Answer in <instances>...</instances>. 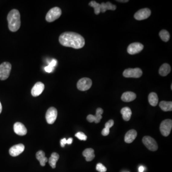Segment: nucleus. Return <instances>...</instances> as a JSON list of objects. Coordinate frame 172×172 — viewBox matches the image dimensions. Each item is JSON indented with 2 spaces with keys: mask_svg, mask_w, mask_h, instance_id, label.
Segmentation results:
<instances>
[{
  "mask_svg": "<svg viewBox=\"0 0 172 172\" xmlns=\"http://www.w3.org/2000/svg\"><path fill=\"white\" fill-rule=\"evenodd\" d=\"M103 113V110L101 108H97V109L95 115H88L87 117V119L90 123L95 122L96 123H98L100 122V120L102 118V114Z\"/></svg>",
  "mask_w": 172,
  "mask_h": 172,
  "instance_id": "nucleus-12",
  "label": "nucleus"
},
{
  "mask_svg": "<svg viewBox=\"0 0 172 172\" xmlns=\"http://www.w3.org/2000/svg\"><path fill=\"white\" fill-rule=\"evenodd\" d=\"M56 63H57L56 60L55 59H53L50 62L48 65H50L52 68H54V67H55L56 65Z\"/></svg>",
  "mask_w": 172,
  "mask_h": 172,
  "instance_id": "nucleus-32",
  "label": "nucleus"
},
{
  "mask_svg": "<svg viewBox=\"0 0 172 172\" xmlns=\"http://www.w3.org/2000/svg\"><path fill=\"white\" fill-rule=\"evenodd\" d=\"M24 150V145L22 143L13 146L9 150V154L11 156L15 157L22 154Z\"/></svg>",
  "mask_w": 172,
  "mask_h": 172,
  "instance_id": "nucleus-13",
  "label": "nucleus"
},
{
  "mask_svg": "<svg viewBox=\"0 0 172 172\" xmlns=\"http://www.w3.org/2000/svg\"><path fill=\"white\" fill-rule=\"evenodd\" d=\"M159 36L163 41L167 42L170 39V34L167 31L162 30L159 33Z\"/></svg>",
  "mask_w": 172,
  "mask_h": 172,
  "instance_id": "nucleus-27",
  "label": "nucleus"
},
{
  "mask_svg": "<svg viewBox=\"0 0 172 172\" xmlns=\"http://www.w3.org/2000/svg\"><path fill=\"white\" fill-rule=\"evenodd\" d=\"M83 155L86 158V160L88 162L91 161L95 157L94 154V150L92 148L85 149L82 153Z\"/></svg>",
  "mask_w": 172,
  "mask_h": 172,
  "instance_id": "nucleus-18",
  "label": "nucleus"
},
{
  "mask_svg": "<svg viewBox=\"0 0 172 172\" xmlns=\"http://www.w3.org/2000/svg\"><path fill=\"white\" fill-rule=\"evenodd\" d=\"M8 27L11 32H15L21 26L20 14L18 10L13 9L10 11L7 16Z\"/></svg>",
  "mask_w": 172,
  "mask_h": 172,
  "instance_id": "nucleus-2",
  "label": "nucleus"
},
{
  "mask_svg": "<svg viewBox=\"0 0 172 172\" xmlns=\"http://www.w3.org/2000/svg\"><path fill=\"white\" fill-rule=\"evenodd\" d=\"M171 67L167 63H164L162 65L160 68L159 73L161 76H166L171 72Z\"/></svg>",
  "mask_w": 172,
  "mask_h": 172,
  "instance_id": "nucleus-21",
  "label": "nucleus"
},
{
  "mask_svg": "<svg viewBox=\"0 0 172 172\" xmlns=\"http://www.w3.org/2000/svg\"><path fill=\"white\" fill-rule=\"evenodd\" d=\"M159 106L162 110L164 111H172V101H162L160 102Z\"/></svg>",
  "mask_w": 172,
  "mask_h": 172,
  "instance_id": "nucleus-25",
  "label": "nucleus"
},
{
  "mask_svg": "<svg viewBox=\"0 0 172 172\" xmlns=\"http://www.w3.org/2000/svg\"><path fill=\"white\" fill-rule=\"evenodd\" d=\"M136 97V95L134 92L127 91L123 93L122 96V100L124 102H131L133 101Z\"/></svg>",
  "mask_w": 172,
  "mask_h": 172,
  "instance_id": "nucleus-17",
  "label": "nucleus"
},
{
  "mask_svg": "<svg viewBox=\"0 0 172 172\" xmlns=\"http://www.w3.org/2000/svg\"><path fill=\"white\" fill-rule=\"evenodd\" d=\"M142 142L149 150L155 151L158 149L157 142L153 138L149 136H145L142 138Z\"/></svg>",
  "mask_w": 172,
  "mask_h": 172,
  "instance_id": "nucleus-7",
  "label": "nucleus"
},
{
  "mask_svg": "<svg viewBox=\"0 0 172 172\" xmlns=\"http://www.w3.org/2000/svg\"><path fill=\"white\" fill-rule=\"evenodd\" d=\"M75 136L78 138L79 140L81 141H86L87 139V136L82 132H78L75 134Z\"/></svg>",
  "mask_w": 172,
  "mask_h": 172,
  "instance_id": "nucleus-28",
  "label": "nucleus"
},
{
  "mask_svg": "<svg viewBox=\"0 0 172 172\" xmlns=\"http://www.w3.org/2000/svg\"><path fill=\"white\" fill-rule=\"evenodd\" d=\"M73 139L72 138H69L67 140V143L68 145H71L72 143Z\"/></svg>",
  "mask_w": 172,
  "mask_h": 172,
  "instance_id": "nucleus-35",
  "label": "nucleus"
},
{
  "mask_svg": "<svg viewBox=\"0 0 172 172\" xmlns=\"http://www.w3.org/2000/svg\"><path fill=\"white\" fill-rule=\"evenodd\" d=\"M172 128V120L170 119H165L161 123L160 130L163 136H168L170 134Z\"/></svg>",
  "mask_w": 172,
  "mask_h": 172,
  "instance_id": "nucleus-5",
  "label": "nucleus"
},
{
  "mask_svg": "<svg viewBox=\"0 0 172 172\" xmlns=\"http://www.w3.org/2000/svg\"><path fill=\"white\" fill-rule=\"evenodd\" d=\"M114 125V121L113 119H110V120H109L108 122L106 123L105 124V128H106L110 129L113 127V125Z\"/></svg>",
  "mask_w": 172,
  "mask_h": 172,
  "instance_id": "nucleus-30",
  "label": "nucleus"
},
{
  "mask_svg": "<svg viewBox=\"0 0 172 172\" xmlns=\"http://www.w3.org/2000/svg\"><path fill=\"white\" fill-rule=\"evenodd\" d=\"M149 103L152 106H156L158 103V97L156 93L151 92L150 93L148 96Z\"/></svg>",
  "mask_w": 172,
  "mask_h": 172,
  "instance_id": "nucleus-23",
  "label": "nucleus"
},
{
  "mask_svg": "<svg viewBox=\"0 0 172 172\" xmlns=\"http://www.w3.org/2000/svg\"><path fill=\"white\" fill-rule=\"evenodd\" d=\"M143 45L140 43H133L130 44L127 48V52L130 55H135L140 53L143 49Z\"/></svg>",
  "mask_w": 172,
  "mask_h": 172,
  "instance_id": "nucleus-11",
  "label": "nucleus"
},
{
  "mask_svg": "<svg viewBox=\"0 0 172 172\" xmlns=\"http://www.w3.org/2000/svg\"><path fill=\"white\" fill-rule=\"evenodd\" d=\"M109 133H110V129L106 128L103 129L102 132H101V134H102V135L105 136L109 135Z\"/></svg>",
  "mask_w": 172,
  "mask_h": 172,
  "instance_id": "nucleus-31",
  "label": "nucleus"
},
{
  "mask_svg": "<svg viewBox=\"0 0 172 172\" xmlns=\"http://www.w3.org/2000/svg\"><path fill=\"white\" fill-rule=\"evenodd\" d=\"M142 75V70L140 68L126 69L123 72V76L125 78H139Z\"/></svg>",
  "mask_w": 172,
  "mask_h": 172,
  "instance_id": "nucleus-6",
  "label": "nucleus"
},
{
  "mask_svg": "<svg viewBox=\"0 0 172 172\" xmlns=\"http://www.w3.org/2000/svg\"><path fill=\"white\" fill-rule=\"evenodd\" d=\"M11 65L9 62H4L0 65V79L6 80L9 77Z\"/></svg>",
  "mask_w": 172,
  "mask_h": 172,
  "instance_id": "nucleus-4",
  "label": "nucleus"
},
{
  "mask_svg": "<svg viewBox=\"0 0 172 172\" xmlns=\"http://www.w3.org/2000/svg\"><path fill=\"white\" fill-rule=\"evenodd\" d=\"M45 88V85L41 82H38L33 86L31 90L33 96L37 97L42 93Z\"/></svg>",
  "mask_w": 172,
  "mask_h": 172,
  "instance_id": "nucleus-14",
  "label": "nucleus"
},
{
  "mask_svg": "<svg viewBox=\"0 0 172 172\" xmlns=\"http://www.w3.org/2000/svg\"><path fill=\"white\" fill-rule=\"evenodd\" d=\"M54 68H52L50 65H48L47 67H45V70L46 72L51 73L54 70Z\"/></svg>",
  "mask_w": 172,
  "mask_h": 172,
  "instance_id": "nucleus-33",
  "label": "nucleus"
},
{
  "mask_svg": "<svg viewBox=\"0 0 172 172\" xmlns=\"http://www.w3.org/2000/svg\"><path fill=\"white\" fill-rule=\"evenodd\" d=\"M151 11L148 8H144L138 11L134 14V18L137 20H142L148 18L150 16Z\"/></svg>",
  "mask_w": 172,
  "mask_h": 172,
  "instance_id": "nucleus-10",
  "label": "nucleus"
},
{
  "mask_svg": "<svg viewBox=\"0 0 172 172\" xmlns=\"http://www.w3.org/2000/svg\"><path fill=\"white\" fill-rule=\"evenodd\" d=\"M2 111V106L1 103L0 102V114L1 113Z\"/></svg>",
  "mask_w": 172,
  "mask_h": 172,
  "instance_id": "nucleus-38",
  "label": "nucleus"
},
{
  "mask_svg": "<svg viewBox=\"0 0 172 172\" xmlns=\"http://www.w3.org/2000/svg\"><path fill=\"white\" fill-rule=\"evenodd\" d=\"M139 172H143L145 171V167L143 166H140L139 167Z\"/></svg>",
  "mask_w": 172,
  "mask_h": 172,
  "instance_id": "nucleus-36",
  "label": "nucleus"
},
{
  "mask_svg": "<svg viewBox=\"0 0 172 172\" xmlns=\"http://www.w3.org/2000/svg\"><path fill=\"white\" fill-rule=\"evenodd\" d=\"M96 170L100 172H106L107 171V168L102 164L99 163L97 164Z\"/></svg>",
  "mask_w": 172,
  "mask_h": 172,
  "instance_id": "nucleus-29",
  "label": "nucleus"
},
{
  "mask_svg": "<svg viewBox=\"0 0 172 172\" xmlns=\"http://www.w3.org/2000/svg\"><path fill=\"white\" fill-rule=\"evenodd\" d=\"M137 135V132L135 130H130L125 134L124 141L126 143H132L135 139Z\"/></svg>",
  "mask_w": 172,
  "mask_h": 172,
  "instance_id": "nucleus-16",
  "label": "nucleus"
},
{
  "mask_svg": "<svg viewBox=\"0 0 172 172\" xmlns=\"http://www.w3.org/2000/svg\"><path fill=\"white\" fill-rule=\"evenodd\" d=\"M62 11L60 8L58 7L52 8L46 14V19L47 22H53L61 16Z\"/></svg>",
  "mask_w": 172,
  "mask_h": 172,
  "instance_id": "nucleus-3",
  "label": "nucleus"
},
{
  "mask_svg": "<svg viewBox=\"0 0 172 172\" xmlns=\"http://www.w3.org/2000/svg\"><path fill=\"white\" fill-rule=\"evenodd\" d=\"M37 159L39 161L40 164L42 166H45L46 163L48 161V159L45 156V154L43 151H39L36 154Z\"/></svg>",
  "mask_w": 172,
  "mask_h": 172,
  "instance_id": "nucleus-19",
  "label": "nucleus"
},
{
  "mask_svg": "<svg viewBox=\"0 0 172 172\" xmlns=\"http://www.w3.org/2000/svg\"><path fill=\"white\" fill-rule=\"evenodd\" d=\"M117 2H129L128 0H124V1H122V0H120V1H117Z\"/></svg>",
  "mask_w": 172,
  "mask_h": 172,
  "instance_id": "nucleus-37",
  "label": "nucleus"
},
{
  "mask_svg": "<svg viewBox=\"0 0 172 172\" xmlns=\"http://www.w3.org/2000/svg\"><path fill=\"white\" fill-rule=\"evenodd\" d=\"M59 41L62 46L80 49L84 46L85 39L81 35L74 32H65L60 36Z\"/></svg>",
  "mask_w": 172,
  "mask_h": 172,
  "instance_id": "nucleus-1",
  "label": "nucleus"
},
{
  "mask_svg": "<svg viewBox=\"0 0 172 172\" xmlns=\"http://www.w3.org/2000/svg\"><path fill=\"white\" fill-rule=\"evenodd\" d=\"M57 116V110L54 107H50L48 109L46 115V122L48 124H53Z\"/></svg>",
  "mask_w": 172,
  "mask_h": 172,
  "instance_id": "nucleus-9",
  "label": "nucleus"
},
{
  "mask_svg": "<svg viewBox=\"0 0 172 172\" xmlns=\"http://www.w3.org/2000/svg\"><path fill=\"white\" fill-rule=\"evenodd\" d=\"M59 155L56 153H53L52 154L50 157L49 159V164L52 168H55L56 167V164L57 161L59 160Z\"/></svg>",
  "mask_w": 172,
  "mask_h": 172,
  "instance_id": "nucleus-24",
  "label": "nucleus"
},
{
  "mask_svg": "<svg viewBox=\"0 0 172 172\" xmlns=\"http://www.w3.org/2000/svg\"><path fill=\"white\" fill-rule=\"evenodd\" d=\"M92 80L88 78H82L77 83V88L80 91H88L92 86Z\"/></svg>",
  "mask_w": 172,
  "mask_h": 172,
  "instance_id": "nucleus-8",
  "label": "nucleus"
},
{
  "mask_svg": "<svg viewBox=\"0 0 172 172\" xmlns=\"http://www.w3.org/2000/svg\"><path fill=\"white\" fill-rule=\"evenodd\" d=\"M14 130L15 133L18 135H25L27 133V129L25 126L22 123L19 122L14 124Z\"/></svg>",
  "mask_w": 172,
  "mask_h": 172,
  "instance_id": "nucleus-15",
  "label": "nucleus"
},
{
  "mask_svg": "<svg viewBox=\"0 0 172 172\" xmlns=\"http://www.w3.org/2000/svg\"><path fill=\"white\" fill-rule=\"evenodd\" d=\"M100 5H101L100 12H102V13H105L107 10L114 11L117 8L115 5H113L111 2H109L106 3L102 2Z\"/></svg>",
  "mask_w": 172,
  "mask_h": 172,
  "instance_id": "nucleus-20",
  "label": "nucleus"
},
{
  "mask_svg": "<svg viewBox=\"0 0 172 172\" xmlns=\"http://www.w3.org/2000/svg\"><path fill=\"white\" fill-rule=\"evenodd\" d=\"M89 5L91 7L94 8V12L96 15L99 14L100 13V10H101V5L100 4L97 3L96 1H92L89 3Z\"/></svg>",
  "mask_w": 172,
  "mask_h": 172,
  "instance_id": "nucleus-26",
  "label": "nucleus"
},
{
  "mask_svg": "<svg viewBox=\"0 0 172 172\" xmlns=\"http://www.w3.org/2000/svg\"><path fill=\"white\" fill-rule=\"evenodd\" d=\"M67 140L65 138H63V139H61V141H60V145H61V147H64L65 145L67 144Z\"/></svg>",
  "mask_w": 172,
  "mask_h": 172,
  "instance_id": "nucleus-34",
  "label": "nucleus"
},
{
  "mask_svg": "<svg viewBox=\"0 0 172 172\" xmlns=\"http://www.w3.org/2000/svg\"><path fill=\"white\" fill-rule=\"evenodd\" d=\"M120 113L123 115V118L125 121L130 120L132 116V111L130 108L126 107L123 108L120 110Z\"/></svg>",
  "mask_w": 172,
  "mask_h": 172,
  "instance_id": "nucleus-22",
  "label": "nucleus"
}]
</instances>
